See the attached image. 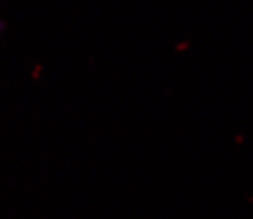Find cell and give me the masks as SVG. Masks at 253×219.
Returning a JSON list of instances; mask_svg holds the SVG:
<instances>
[{"instance_id":"1","label":"cell","mask_w":253,"mask_h":219,"mask_svg":"<svg viewBox=\"0 0 253 219\" xmlns=\"http://www.w3.org/2000/svg\"><path fill=\"white\" fill-rule=\"evenodd\" d=\"M3 29H5V21H3V19H0V32H3Z\"/></svg>"}]
</instances>
